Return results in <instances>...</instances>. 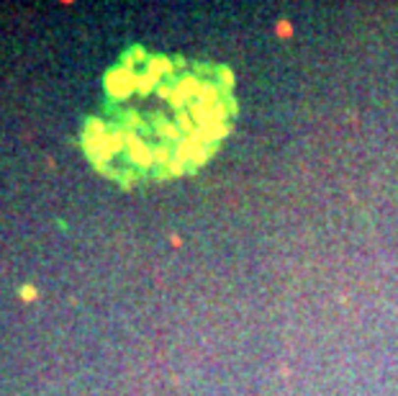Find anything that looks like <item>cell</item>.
I'll use <instances>...</instances> for the list:
<instances>
[{
  "label": "cell",
  "mask_w": 398,
  "mask_h": 396,
  "mask_svg": "<svg viewBox=\"0 0 398 396\" xmlns=\"http://www.w3.org/2000/svg\"><path fill=\"white\" fill-rule=\"evenodd\" d=\"M21 296H24V301H33V288L24 286V288H21Z\"/></svg>",
  "instance_id": "1"
}]
</instances>
